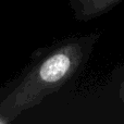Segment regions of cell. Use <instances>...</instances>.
Here are the masks:
<instances>
[{"label": "cell", "mask_w": 124, "mask_h": 124, "mask_svg": "<svg viewBox=\"0 0 124 124\" xmlns=\"http://www.w3.org/2000/svg\"><path fill=\"white\" fill-rule=\"evenodd\" d=\"M123 0H70V6L77 21L88 22L108 13Z\"/></svg>", "instance_id": "cell-1"}]
</instances>
